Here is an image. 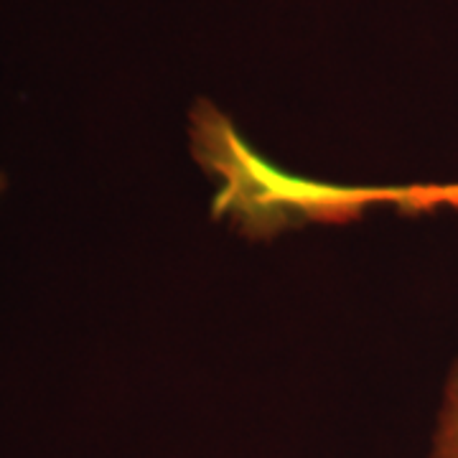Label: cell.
<instances>
[{"label":"cell","mask_w":458,"mask_h":458,"mask_svg":"<svg viewBox=\"0 0 458 458\" xmlns=\"http://www.w3.org/2000/svg\"><path fill=\"white\" fill-rule=\"evenodd\" d=\"M3 189H5V179L0 176V194H3Z\"/></svg>","instance_id":"obj_4"},{"label":"cell","mask_w":458,"mask_h":458,"mask_svg":"<svg viewBox=\"0 0 458 458\" xmlns=\"http://www.w3.org/2000/svg\"><path fill=\"white\" fill-rule=\"evenodd\" d=\"M191 140L199 164L219 181L216 212L252 240L311 222L342 225L377 204L403 207L405 201V186H334L283 174L247 146L229 117L212 102H199L194 107Z\"/></svg>","instance_id":"obj_1"},{"label":"cell","mask_w":458,"mask_h":458,"mask_svg":"<svg viewBox=\"0 0 458 458\" xmlns=\"http://www.w3.org/2000/svg\"><path fill=\"white\" fill-rule=\"evenodd\" d=\"M438 207H458V183L448 186H408L410 212H423V209H438Z\"/></svg>","instance_id":"obj_3"},{"label":"cell","mask_w":458,"mask_h":458,"mask_svg":"<svg viewBox=\"0 0 458 458\" xmlns=\"http://www.w3.org/2000/svg\"><path fill=\"white\" fill-rule=\"evenodd\" d=\"M430 458H458V361L445 379Z\"/></svg>","instance_id":"obj_2"}]
</instances>
